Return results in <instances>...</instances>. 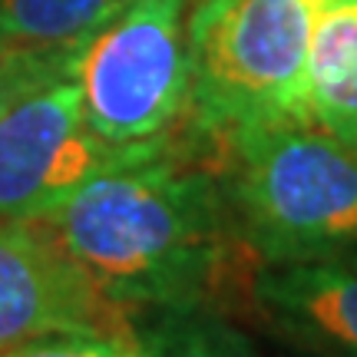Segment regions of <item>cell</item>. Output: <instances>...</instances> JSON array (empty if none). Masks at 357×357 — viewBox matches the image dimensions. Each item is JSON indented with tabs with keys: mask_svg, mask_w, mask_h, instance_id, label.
I'll use <instances>...</instances> for the list:
<instances>
[{
	"mask_svg": "<svg viewBox=\"0 0 357 357\" xmlns=\"http://www.w3.org/2000/svg\"><path fill=\"white\" fill-rule=\"evenodd\" d=\"M0 357H255L248 337L199 307H142L119 334H77L13 347Z\"/></svg>",
	"mask_w": 357,
	"mask_h": 357,
	"instance_id": "obj_8",
	"label": "cell"
},
{
	"mask_svg": "<svg viewBox=\"0 0 357 357\" xmlns=\"http://www.w3.org/2000/svg\"><path fill=\"white\" fill-rule=\"evenodd\" d=\"M218 185L261 265L357 261V153L314 123L229 136Z\"/></svg>",
	"mask_w": 357,
	"mask_h": 357,
	"instance_id": "obj_2",
	"label": "cell"
},
{
	"mask_svg": "<svg viewBox=\"0 0 357 357\" xmlns=\"http://www.w3.org/2000/svg\"><path fill=\"white\" fill-rule=\"evenodd\" d=\"M66 60H70V53H24L0 47V106L30 79L43 77L47 70L66 63Z\"/></svg>",
	"mask_w": 357,
	"mask_h": 357,
	"instance_id": "obj_11",
	"label": "cell"
},
{
	"mask_svg": "<svg viewBox=\"0 0 357 357\" xmlns=\"http://www.w3.org/2000/svg\"><path fill=\"white\" fill-rule=\"evenodd\" d=\"M66 63L0 106V218H40L126 153L89 129Z\"/></svg>",
	"mask_w": 357,
	"mask_h": 357,
	"instance_id": "obj_5",
	"label": "cell"
},
{
	"mask_svg": "<svg viewBox=\"0 0 357 357\" xmlns=\"http://www.w3.org/2000/svg\"><path fill=\"white\" fill-rule=\"evenodd\" d=\"M126 0H0V47L73 53Z\"/></svg>",
	"mask_w": 357,
	"mask_h": 357,
	"instance_id": "obj_10",
	"label": "cell"
},
{
	"mask_svg": "<svg viewBox=\"0 0 357 357\" xmlns=\"http://www.w3.org/2000/svg\"><path fill=\"white\" fill-rule=\"evenodd\" d=\"M139 311L109 301L37 222L0 218V354L53 337L119 334Z\"/></svg>",
	"mask_w": 357,
	"mask_h": 357,
	"instance_id": "obj_6",
	"label": "cell"
},
{
	"mask_svg": "<svg viewBox=\"0 0 357 357\" xmlns=\"http://www.w3.org/2000/svg\"><path fill=\"white\" fill-rule=\"evenodd\" d=\"M40 229L123 307H199L238 242L218 176L136 146L43 212Z\"/></svg>",
	"mask_w": 357,
	"mask_h": 357,
	"instance_id": "obj_1",
	"label": "cell"
},
{
	"mask_svg": "<svg viewBox=\"0 0 357 357\" xmlns=\"http://www.w3.org/2000/svg\"><path fill=\"white\" fill-rule=\"evenodd\" d=\"M261 318L314 357H357V261L265 265L255 278Z\"/></svg>",
	"mask_w": 357,
	"mask_h": 357,
	"instance_id": "obj_7",
	"label": "cell"
},
{
	"mask_svg": "<svg viewBox=\"0 0 357 357\" xmlns=\"http://www.w3.org/2000/svg\"><path fill=\"white\" fill-rule=\"evenodd\" d=\"M328 0H202L189 24V113L205 136L307 123V53Z\"/></svg>",
	"mask_w": 357,
	"mask_h": 357,
	"instance_id": "obj_3",
	"label": "cell"
},
{
	"mask_svg": "<svg viewBox=\"0 0 357 357\" xmlns=\"http://www.w3.org/2000/svg\"><path fill=\"white\" fill-rule=\"evenodd\" d=\"M307 123L357 153V0H328L307 53Z\"/></svg>",
	"mask_w": 357,
	"mask_h": 357,
	"instance_id": "obj_9",
	"label": "cell"
},
{
	"mask_svg": "<svg viewBox=\"0 0 357 357\" xmlns=\"http://www.w3.org/2000/svg\"><path fill=\"white\" fill-rule=\"evenodd\" d=\"M185 0H126L70 53L89 129L116 149L166 142L189 113Z\"/></svg>",
	"mask_w": 357,
	"mask_h": 357,
	"instance_id": "obj_4",
	"label": "cell"
}]
</instances>
